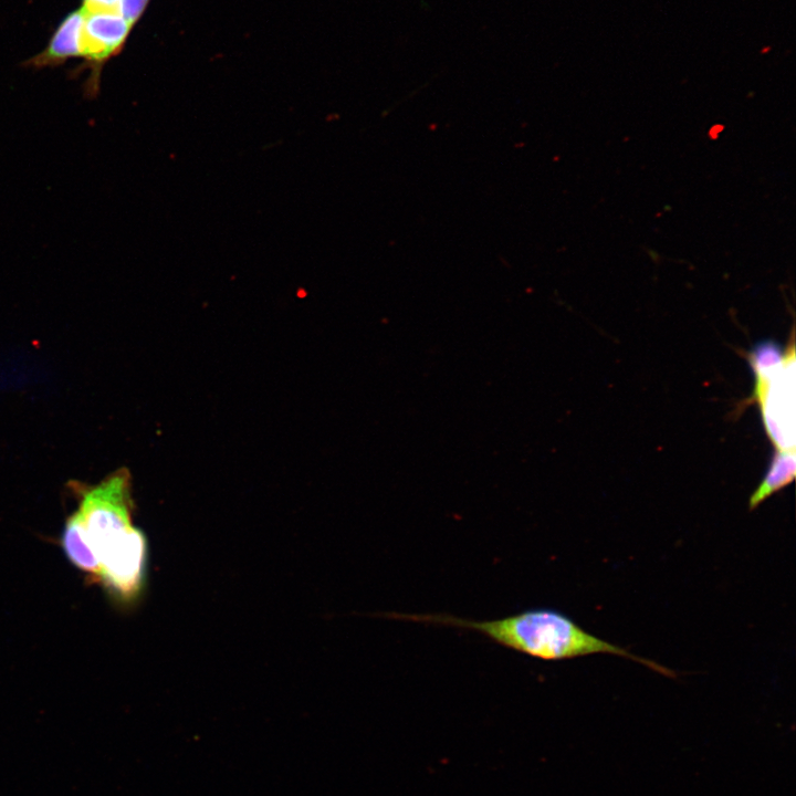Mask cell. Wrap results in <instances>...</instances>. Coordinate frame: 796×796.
I'll use <instances>...</instances> for the list:
<instances>
[{"label": "cell", "mask_w": 796, "mask_h": 796, "mask_svg": "<svg viewBox=\"0 0 796 796\" xmlns=\"http://www.w3.org/2000/svg\"><path fill=\"white\" fill-rule=\"evenodd\" d=\"M383 617L472 630L499 646L541 660L554 661L594 653H610L631 659L666 677H675L674 671L669 668L589 633L569 617L554 609H526L489 620H473L441 614L388 612L383 614Z\"/></svg>", "instance_id": "cell-1"}, {"label": "cell", "mask_w": 796, "mask_h": 796, "mask_svg": "<svg viewBox=\"0 0 796 796\" xmlns=\"http://www.w3.org/2000/svg\"><path fill=\"white\" fill-rule=\"evenodd\" d=\"M74 513L100 564L101 556L134 527L128 471L121 469L98 484L82 489Z\"/></svg>", "instance_id": "cell-2"}, {"label": "cell", "mask_w": 796, "mask_h": 796, "mask_svg": "<svg viewBox=\"0 0 796 796\" xmlns=\"http://www.w3.org/2000/svg\"><path fill=\"white\" fill-rule=\"evenodd\" d=\"M750 401L760 404L762 420L777 450L795 449V348L794 337L779 369L755 380Z\"/></svg>", "instance_id": "cell-3"}, {"label": "cell", "mask_w": 796, "mask_h": 796, "mask_svg": "<svg viewBox=\"0 0 796 796\" xmlns=\"http://www.w3.org/2000/svg\"><path fill=\"white\" fill-rule=\"evenodd\" d=\"M146 554V538L134 526L101 556L98 580L121 600H133L144 584Z\"/></svg>", "instance_id": "cell-4"}, {"label": "cell", "mask_w": 796, "mask_h": 796, "mask_svg": "<svg viewBox=\"0 0 796 796\" xmlns=\"http://www.w3.org/2000/svg\"><path fill=\"white\" fill-rule=\"evenodd\" d=\"M796 457L794 450H777L764 479L748 500V510L756 509L767 498L788 485L795 478Z\"/></svg>", "instance_id": "cell-5"}, {"label": "cell", "mask_w": 796, "mask_h": 796, "mask_svg": "<svg viewBox=\"0 0 796 796\" xmlns=\"http://www.w3.org/2000/svg\"><path fill=\"white\" fill-rule=\"evenodd\" d=\"M62 547L74 566L98 579L100 564L97 557L75 513L65 523L62 534Z\"/></svg>", "instance_id": "cell-6"}, {"label": "cell", "mask_w": 796, "mask_h": 796, "mask_svg": "<svg viewBox=\"0 0 796 796\" xmlns=\"http://www.w3.org/2000/svg\"><path fill=\"white\" fill-rule=\"evenodd\" d=\"M785 354L772 341L756 344L747 354L755 379H767L773 376L784 363Z\"/></svg>", "instance_id": "cell-7"}]
</instances>
